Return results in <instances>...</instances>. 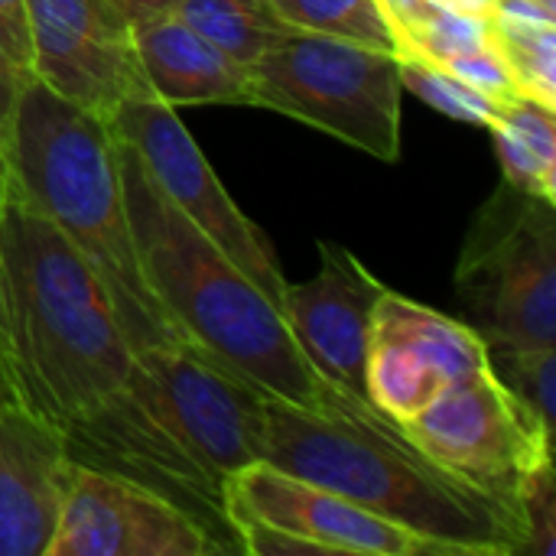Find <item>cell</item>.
Masks as SVG:
<instances>
[{
    "label": "cell",
    "mask_w": 556,
    "mask_h": 556,
    "mask_svg": "<svg viewBox=\"0 0 556 556\" xmlns=\"http://www.w3.org/2000/svg\"><path fill=\"white\" fill-rule=\"evenodd\" d=\"M264 463L323 485L453 556L528 554L518 508L433 463L371 401L326 384L319 407L267 397Z\"/></svg>",
    "instance_id": "1"
},
{
    "label": "cell",
    "mask_w": 556,
    "mask_h": 556,
    "mask_svg": "<svg viewBox=\"0 0 556 556\" xmlns=\"http://www.w3.org/2000/svg\"><path fill=\"white\" fill-rule=\"evenodd\" d=\"M0 352L16 401L59 430L111 401L134 365L104 283L10 173L0 202Z\"/></svg>",
    "instance_id": "2"
},
{
    "label": "cell",
    "mask_w": 556,
    "mask_h": 556,
    "mask_svg": "<svg viewBox=\"0 0 556 556\" xmlns=\"http://www.w3.org/2000/svg\"><path fill=\"white\" fill-rule=\"evenodd\" d=\"M3 153L10 179L104 283L130 349L189 342L140 270L108 121L26 78Z\"/></svg>",
    "instance_id": "3"
},
{
    "label": "cell",
    "mask_w": 556,
    "mask_h": 556,
    "mask_svg": "<svg viewBox=\"0 0 556 556\" xmlns=\"http://www.w3.org/2000/svg\"><path fill=\"white\" fill-rule=\"evenodd\" d=\"M117 160L140 270L182 339L231 365L270 397L319 407L329 381L296 349L280 306L163 195L124 140H117Z\"/></svg>",
    "instance_id": "4"
},
{
    "label": "cell",
    "mask_w": 556,
    "mask_h": 556,
    "mask_svg": "<svg viewBox=\"0 0 556 556\" xmlns=\"http://www.w3.org/2000/svg\"><path fill=\"white\" fill-rule=\"evenodd\" d=\"M248 72L254 108L303 121L375 160L401 156L404 85L394 52L293 29Z\"/></svg>",
    "instance_id": "5"
},
{
    "label": "cell",
    "mask_w": 556,
    "mask_h": 556,
    "mask_svg": "<svg viewBox=\"0 0 556 556\" xmlns=\"http://www.w3.org/2000/svg\"><path fill=\"white\" fill-rule=\"evenodd\" d=\"M456 293L485 349L556 345L554 202L505 182L472 222Z\"/></svg>",
    "instance_id": "6"
},
{
    "label": "cell",
    "mask_w": 556,
    "mask_h": 556,
    "mask_svg": "<svg viewBox=\"0 0 556 556\" xmlns=\"http://www.w3.org/2000/svg\"><path fill=\"white\" fill-rule=\"evenodd\" d=\"M124 391L218 485L264 463L267 391L192 342L134 352Z\"/></svg>",
    "instance_id": "7"
},
{
    "label": "cell",
    "mask_w": 556,
    "mask_h": 556,
    "mask_svg": "<svg viewBox=\"0 0 556 556\" xmlns=\"http://www.w3.org/2000/svg\"><path fill=\"white\" fill-rule=\"evenodd\" d=\"M108 127L117 140L134 147L143 160L150 179L163 189V195L267 296L280 306L287 280L277 264L270 241L261 228L231 202L215 169L202 156L199 143L179 121L176 108L153 98L137 94L127 98L111 117Z\"/></svg>",
    "instance_id": "8"
},
{
    "label": "cell",
    "mask_w": 556,
    "mask_h": 556,
    "mask_svg": "<svg viewBox=\"0 0 556 556\" xmlns=\"http://www.w3.org/2000/svg\"><path fill=\"white\" fill-rule=\"evenodd\" d=\"M401 430L433 463L511 505L525 476L554 459V433L511 397L489 365L450 384Z\"/></svg>",
    "instance_id": "9"
},
{
    "label": "cell",
    "mask_w": 556,
    "mask_h": 556,
    "mask_svg": "<svg viewBox=\"0 0 556 556\" xmlns=\"http://www.w3.org/2000/svg\"><path fill=\"white\" fill-rule=\"evenodd\" d=\"M33 78L65 101L111 117L127 98L150 94L134 23L114 0H26Z\"/></svg>",
    "instance_id": "10"
},
{
    "label": "cell",
    "mask_w": 556,
    "mask_h": 556,
    "mask_svg": "<svg viewBox=\"0 0 556 556\" xmlns=\"http://www.w3.org/2000/svg\"><path fill=\"white\" fill-rule=\"evenodd\" d=\"M225 551L208 528L166 495L72 463L49 556H208Z\"/></svg>",
    "instance_id": "11"
},
{
    "label": "cell",
    "mask_w": 556,
    "mask_h": 556,
    "mask_svg": "<svg viewBox=\"0 0 556 556\" xmlns=\"http://www.w3.org/2000/svg\"><path fill=\"white\" fill-rule=\"evenodd\" d=\"M485 365L489 349L472 326L391 290L375 306L365 394L391 420H410L450 384Z\"/></svg>",
    "instance_id": "12"
},
{
    "label": "cell",
    "mask_w": 556,
    "mask_h": 556,
    "mask_svg": "<svg viewBox=\"0 0 556 556\" xmlns=\"http://www.w3.org/2000/svg\"><path fill=\"white\" fill-rule=\"evenodd\" d=\"M225 518H254L345 556H453L446 547L391 525L362 505L296 479L270 463H254L225 482ZM235 534V531H231Z\"/></svg>",
    "instance_id": "13"
},
{
    "label": "cell",
    "mask_w": 556,
    "mask_h": 556,
    "mask_svg": "<svg viewBox=\"0 0 556 556\" xmlns=\"http://www.w3.org/2000/svg\"><path fill=\"white\" fill-rule=\"evenodd\" d=\"M388 287L342 244H319V270L287 283L280 313L303 358L336 388L365 397V358L375 306Z\"/></svg>",
    "instance_id": "14"
},
{
    "label": "cell",
    "mask_w": 556,
    "mask_h": 556,
    "mask_svg": "<svg viewBox=\"0 0 556 556\" xmlns=\"http://www.w3.org/2000/svg\"><path fill=\"white\" fill-rule=\"evenodd\" d=\"M62 433L75 463L127 476L166 495L189 515L192 508H202L208 521H218L231 534L225 518V485H218L202 466H195L182 453V446L169 440L124 388Z\"/></svg>",
    "instance_id": "15"
},
{
    "label": "cell",
    "mask_w": 556,
    "mask_h": 556,
    "mask_svg": "<svg viewBox=\"0 0 556 556\" xmlns=\"http://www.w3.org/2000/svg\"><path fill=\"white\" fill-rule=\"evenodd\" d=\"M72 453L65 433L26 404H0V556H49Z\"/></svg>",
    "instance_id": "16"
},
{
    "label": "cell",
    "mask_w": 556,
    "mask_h": 556,
    "mask_svg": "<svg viewBox=\"0 0 556 556\" xmlns=\"http://www.w3.org/2000/svg\"><path fill=\"white\" fill-rule=\"evenodd\" d=\"M134 46L153 98L179 104H251L248 65L225 55L176 13L134 23Z\"/></svg>",
    "instance_id": "17"
},
{
    "label": "cell",
    "mask_w": 556,
    "mask_h": 556,
    "mask_svg": "<svg viewBox=\"0 0 556 556\" xmlns=\"http://www.w3.org/2000/svg\"><path fill=\"white\" fill-rule=\"evenodd\" d=\"M556 108L528 94L505 101L489 124L505 182L556 205Z\"/></svg>",
    "instance_id": "18"
},
{
    "label": "cell",
    "mask_w": 556,
    "mask_h": 556,
    "mask_svg": "<svg viewBox=\"0 0 556 556\" xmlns=\"http://www.w3.org/2000/svg\"><path fill=\"white\" fill-rule=\"evenodd\" d=\"M169 13L241 65L257 62L270 46L293 33L274 13L270 0H176Z\"/></svg>",
    "instance_id": "19"
},
{
    "label": "cell",
    "mask_w": 556,
    "mask_h": 556,
    "mask_svg": "<svg viewBox=\"0 0 556 556\" xmlns=\"http://www.w3.org/2000/svg\"><path fill=\"white\" fill-rule=\"evenodd\" d=\"M270 7L290 29L352 39L397 55V36L381 0H270Z\"/></svg>",
    "instance_id": "20"
},
{
    "label": "cell",
    "mask_w": 556,
    "mask_h": 556,
    "mask_svg": "<svg viewBox=\"0 0 556 556\" xmlns=\"http://www.w3.org/2000/svg\"><path fill=\"white\" fill-rule=\"evenodd\" d=\"M489 36L511 72L518 94L556 108V23L489 16Z\"/></svg>",
    "instance_id": "21"
},
{
    "label": "cell",
    "mask_w": 556,
    "mask_h": 556,
    "mask_svg": "<svg viewBox=\"0 0 556 556\" xmlns=\"http://www.w3.org/2000/svg\"><path fill=\"white\" fill-rule=\"evenodd\" d=\"M397 72H401V85L407 91H414L420 101H427L433 111H440L453 121L489 127L498 114V104L492 98H485L482 91L466 85L443 62H433V59L414 55V52H397Z\"/></svg>",
    "instance_id": "22"
},
{
    "label": "cell",
    "mask_w": 556,
    "mask_h": 556,
    "mask_svg": "<svg viewBox=\"0 0 556 556\" xmlns=\"http://www.w3.org/2000/svg\"><path fill=\"white\" fill-rule=\"evenodd\" d=\"M394 36H397V52L427 55L433 62H450L453 55L479 49L492 39L489 16L446 10L433 0H427L420 13L410 23H404Z\"/></svg>",
    "instance_id": "23"
},
{
    "label": "cell",
    "mask_w": 556,
    "mask_h": 556,
    "mask_svg": "<svg viewBox=\"0 0 556 556\" xmlns=\"http://www.w3.org/2000/svg\"><path fill=\"white\" fill-rule=\"evenodd\" d=\"M492 375L528 407L551 433L556 417V345L544 349H489Z\"/></svg>",
    "instance_id": "24"
},
{
    "label": "cell",
    "mask_w": 556,
    "mask_h": 556,
    "mask_svg": "<svg viewBox=\"0 0 556 556\" xmlns=\"http://www.w3.org/2000/svg\"><path fill=\"white\" fill-rule=\"evenodd\" d=\"M518 515L528 531V554H556V489H554V459L531 469L525 482L518 485Z\"/></svg>",
    "instance_id": "25"
},
{
    "label": "cell",
    "mask_w": 556,
    "mask_h": 556,
    "mask_svg": "<svg viewBox=\"0 0 556 556\" xmlns=\"http://www.w3.org/2000/svg\"><path fill=\"white\" fill-rule=\"evenodd\" d=\"M453 75H459L466 85H472L476 91H482L485 98H492L498 108L505 101H511L518 94L515 88V78L508 72V65L502 62L498 49L492 46V39L479 49H469V52H459L453 55L450 62H443Z\"/></svg>",
    "instance_id": "26"
},
{
    "label": "cell",
    "mask_w": 556,
    "mask_h": 556,
    "mask_svg": "<svg viewBox=\"0 0 556 556\" xmlns=\"http://www.w3.org/2000/svg\"><path fill=\"white\" fill-rule=\"evenodd\" d=\"M0 39L13 62L33 75L29 65V29H26V0H0Z\"/></svg>",
    "instance_id": "27"
},
{
    "label": "cell",
    "mask_w": 556,
    "mask_h": 556,
    "mask_svg": "<svg viewBox=\"0 0 556 556\" xmlns=\"http://www.w3.org/2000/svg\"><path fill=\"white\" fill-rule=\"evenodd\" d=\"M26 75L13 55L7 52L3 39H0V147L7 150V140H10V127H13V114H16V101H20V91L26 85Z\"/></svg>",
    "instance_id": "28"
},
{
    "label": "cell",
    "mask_w": 556,
    "mask_h": 556,
    "mask_svg": "<svg viewBox=\"0 0 556 556\" xmlns=\"http://www.w3.org/2000/svg\"><path fill=\"white\" fill-rule=\"evenodd\" d=\"M114 3L124 10V16L130 23H137L143 16H153V13H166V10L176 7V0H114Z\"/></svg>",
    "instance_id": "29"
},
{
    "label": "cell",
    "mask_w": 556,
    "mask_h": 556,
    "mask_svg": "<svg viewBox=\"0 0 556 556\" xmlns=\"http://www.w3.org/2000/svg\"><path fill=\"white\" fill-rule=\"evenodd\" d=\"M424 3H427V0H381V7H384V13H388V20H391L394 33H397L404 23H410V20L420 13Z\"/></svg>",
    "instance_id": "30"
},
{
    "label": "cell",
    "mask_w": 556,
    "mask_h": 556,
    "mask_svg": "<svg viewBox=\"0 0 556 556\" xmlns=\"http://www.w3.org/2000/svg\"><path fill=\"white\" fill-rule=\"evenodd\" d=\"M446 10H459V13H472V16H489L495 0H433Z\"/></svg>",
    "instance_id": "31"
},
{
    "label": "cell",
    "mask_w": 556,
    "mask_h": 556,
    "mask_svg": "<svg viewBox=\"0 0 556 556\" xmlns=\"http://www.w3.org/2000/svg\"><path fill=\"white\" fill-rule=\"evenodd\" d=\"M10 401H16V394H13L10 371H7V362H3V352H0V404H10Z\"/></svg>",
    "instance_id": "32"
},
{
    "label": "cell",
    "mask_w": 556,
    "mask_h": 556,
    "mask_svg": "<svg viewBox=\"0 0 556 556\" xmlns=\"http://www.w3.org/2000/svg\"><path fill=\"white\" fill-rule=\"evenodd\" d=\"M3 189H7V153L0 147V202H3Z\"/></svg>",
    "instance_id": "33"
},
{
    "label": "cell",
    "mask_w": 556,
    "mask_h": 556,
    "mask_svg": "<svg viewBox=\"0 0 556 556\" xmlns=\"http://www.w3.org/2000/svg\"><path fill=\"white\" fill-rule=\"evenodd\" d=\"M544 13H551V16H556V0H534Z\"/></svg>",
    "instance_id": "34"
}]
</instances>
